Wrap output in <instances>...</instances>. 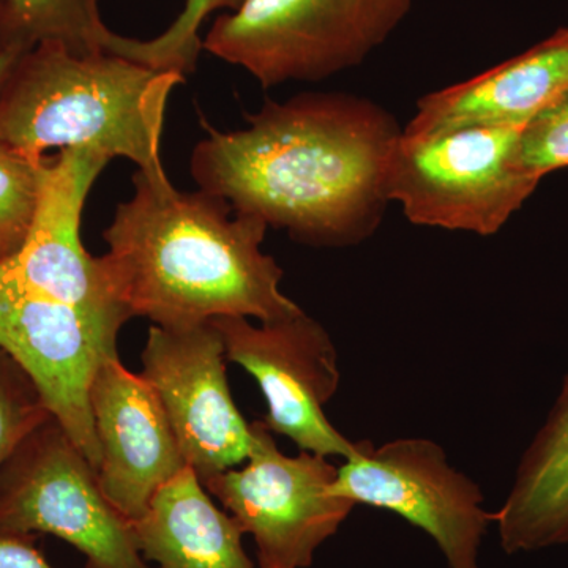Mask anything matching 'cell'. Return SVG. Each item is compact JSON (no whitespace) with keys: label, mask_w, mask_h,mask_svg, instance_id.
<instances>
[{"label":"cell","mask_w":568,"mask_h":568,"mask_svg":"<svg viewBox=\"0 0 568 568\" xmlns=\"http://www.w3.org/2000/svg\"><path fill=\"white\" fill-rule=\"evenodd\" d=\"M141 358V376L159 396L186 466L201 484L244 465L252 450V425L231 395L219 328L212 323L152 325Z\"/></svg>","instance_id":"11"},{"label":"cell","mask_w":568,"mask_h":568,"mask_svg":"<svg viewBox=\"0 0 568 568\" xmlns=\"http://www.w3.org/2000/svg\"><path fill=\"white\" fill-rule=\"evenodd\" d=\"M219 328L226 361L241 365L260 384L272 435L290 437L301 450L323 457L354 458L365 440L347 439L325 416L338 390V353L331 335L304 310L260 325L248 317L222 316Z\"/></svg>","instance_id":"8"},{"label":"cell","mask_w":568,"mask_h":568,"mask_svg":"<svg viewBox=\"0 0 568 568\" xmlns=\"http://www.w3.org/2000/svg\"><path fill=\"white\" fill-rule=\"evenodd\" d=\"M119 39L102 20L100 0H0V52L59 43L78 55L114 54Z\"/></svg>","instance_id":"17"},{"label":"cell","mask_w":568,"mask_h":568,"mask_svg":"<svg viewBox=\"0 0 568 568\" xmlns=\"http://www.w3.org/2000/svg\"><path fill=\"white\" fill-rule=\"evenodd\" d=\"M568 91V28L473 80L418 100L403 129L420 136L463 126L526 125Z\"/></svg>","instance_id":"14"},{"label":"cell","mask_w":568,"mask_h":568,"mask_svg":"<svg viewBox=\"0 0 568 568\" xmlns=\"http://www.w3.org/2000/svg\"><path fill=\"white\" fill-rule=\"evenodd\" d=\"M252 435L244 465L209 478L204 488L252 534L261 568L310 567L355 504L334 495L338 467L323 455L287 457L261 420L253 422Z\"/></svg>","instance_id":"7"},{"label":"cell","mask_w":568,"mask_h":568,"mask_svg":"<svg viewBox=\"0 0 568 568\" xmlns=\"http://www.w3.org/2000/svg\"><path fill=\"white\" fill-rule=\"evenodd\" d=\"M246 121L223 133L203 119L207 138L190 160L200 190L306 245L343 248L376 233L403 133L394 114L364 97L305 92Z\"/></svg>","instance_id":"1"},{"label":"cell","mask_w":568,"mask_h":568,"mask_svg":"<svg viewBox=\"0 0 568 568\" xmlns=\"http://www.w3.org/2000/svg\"><path fill=\"white\" fill-rule=\"evenodd\" d=\"M130 526L142 558L155 568H254L242 545L244 530L212 503L190 467L163 485Z\"/></svg>","instance_id":"15"},{"label":"cell","mask_w":568,"mask_h":568,"mask_svg":"<svg viewBox=\"0 0 568 568\" xmlns=\"http://www.w3.org/2000/svg\"><path fill=\"white\" fill-rule=\"evenodd\" d=\"M36 537H0V568H52L33 545Z\"/></svg>","instance_id":"22"},{"label":"cell","mask_w":568,"mask_h":568,"mask_svg":"<svg viewBox=\"0 0 568 568\" xmlns=\"http://www.w3.org/2000/svg\"><path fill=\"white\" fill-rule=\"evenodd\" d=\"M110 159L81 149L44 156L39 196L20 252L0 264L22 283L73 306L118 338L129 313L104 282L99 257L81 242V216L93 183Z\"/></svg>","instance_id":"12"},{"label":"cell","mask_w":568,"mask_h":568,"mask_svg":"<svg viewBox=\"0 0 568 568\" xmlns=\"http://www.w3.org/2000/svg\"><path fill=\"white\" fill-rule=\"evenodd\" d=\"M20 58L21 55L13 54V52H0V95H2L3 88H6V82L9 80L14 63Z\"/></svg>","instance_id":"23"},{"label":"cell","mask_w":568,"mask_h":568,"mask_svg":"<svg viewBox=\"0 0 568 568\" xmlns=\"http://www.w3.org/2000/svg\"><path fill=\"white\" fill-rule=\"evenodd\" d=\"M52 414L24 368L0 347V470Z\"/></svg>","instance_id":"20"},{"label":"cell","mask_w":568,"mask_h":568,"mask_svg":"<svg viewBox=\"0 0 568 568\" xmlns=\"http://www.w3.org/2000/svg\"><path fill=\"white\" fill-rule=\"evenodd\" d=\"M495 523L508 555L568 545V373Z\"/></svg>","instance_id":"16"},{"label":"cell","mask_w":568,"mask_h":568,"mask_svg":"<svg viewBox=\"0 0 568 568\" xmlns=\"http://www.w3.org/2000/svg\"><path fill=\"white\" fill-rule=\"evenodd\" d=\"M99 257L104 282L130 317L189 328L215 317L280 320L302 312L282 293L283 271L261 250L267 224L215 194L183 193L168 175L138 171Z\"/></svg>","instance_id":"2"},{"label":"cell","mask_w":568,"mask_h":568,"mask_svg":"<svg viewBox=\"0 0 568 568\" xmlns=\"http://www.w3.org/2000/svg\"><path fill=\"white\" fill-rule=\"evenodd\" d=\"M244 2L245 0H186L185 9L162 36L145 41L123 37L115 55L152 69L178 71L183 77L192 74L203 50L200 29L205 18L216 10L233 13Z\"/></svg>","instance_id":"18"},{"label":"cell","mask_w":568,"mask_h":568,"mask_svg":"<svg viewBox=\"0 0 568 568\" xmlns=\"http://www.w3.org/2000/svg\"><path fill=\"white\" fill-rule=\"evenodd\" d=\"M334 495L355 506L394 511L436 541L448 568H480V548L495 514L480 487L448 463L435 440L405 437L373 446L338 467Z\"/></svg>","instance_id":"9"},{"label":"cell","mask_w":568,"mask_h":568,"mask_svg":"<svg viewBox=\"0 0 568 568\" xmlns=\"http://www.w3.org/2000/svg\"><path fill=\"white\" fill-rule=\"evenodd\" d=\"M0 347L28 372L52 416L99 470L91 387L103 362L119 357L118 338L0 264Z\"/></svg>","instance_id":"10"},{"label":"cell","mask_w":568,"mask_h":568,"mask_svg":"<svg viewBox=\"0 0 568 568\" xmlns=\"http://www.w3.org/2000/svg\"><path fill=\"white\" fill-rule=\"evenodd\" d=\"M515 166L538 181L568 168V91L523 126Z\"/></svg>","instance_id":"21"},{"label":"cell","mask_w":568,"mask_h":568,"mask_svg":"<svg viewBox=\"0 0 568 568\" xmlns=\"http://www.w3.org/2000/svg\"><path fill=\"white\" fill-rule=\"evenodd\" d=\"M36 534L69 541L89 568H149L132 526L104 497L97 470L54 416L0 470V537Z\"/></svg>","instance_id":"6"},{"label":"cell","mask_w":568,"mask_h":568,"mask_svg":"<svg viewBox=\"0 0 568 568\" xmlns=\"http://www.w3.org/2000/svg\"><path fill=\"white\" fill-rule=\"evenodd\" d=\"M43 159L0 148V261L20 252L39 196Z\"/></svg>","instance_id":"19"},{"label":"cell","mask_w":568,"mask_h":568,"mask_svg":"<svg viewBox=\"0 0 568 568\" xmlns=\"http://www.w3.org/2000/svg\"><path fill=\"white\" fill-rule=\"evenodd\" d=\"M523 126L402 133L388 163V201L418 226L496 234L540 182L515 166Z\"/></svg>","instance_id":"5"},{"label":"cell","mask_w":568,"mask_h":568,"mask_svg":"<svg viewBox=\"0 0 568 568\" xmlns=\"http://www.w3.org/2000/svg\"><path fill=\"white\" fill-rule=\"evenodd\" d=\"M100 488L129 523L144 517L153 497L186 469L178 437L148 381L119 357L100 366L91 387Z\"/></svg>","instance_id":"13"},{"label":"cell","mask_w":568,"mask_h":568,"mask_svg":"<svg viewBox=\"0 0 568 568\" xmlns=\"http://www.w3.org/2000/svg\"><path fill=\"white\" fill-rule=\"evenodd\" d=\"M413 0H245L213 22L203 50L264 89L321 81L362 62L402 24Z\"/></svg>","instance_id":"4"},{"label":"cell","mask_w":568,"mask_h":568,"mask_svg":"<svg viewBox=\"0 0 568 568\" xmlns=\"http://www.w3.org/2000/svg\"><path fill=\"white\" fill-rule=\"evenodd\" d=\"M183 81L106 52L39 44L18 59L0 95V148L31 160L54 148L123 156L162 178L164 112Z\"/></svg>","instance_id":"3"}]
</instances>
